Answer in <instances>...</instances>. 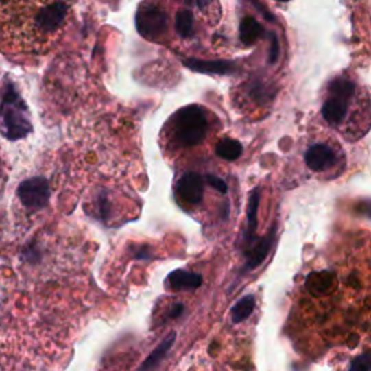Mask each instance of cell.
Here are the masks:
<instances>
[{"label":"cell","mask_w":371,"mask_h":371,"mask_svg":"<svg viewBox=\"0 0 371 371\" xmlns=\"http://www.w3.org/2000/svg\"><path fill=\"white\" fill-rule=\"evenodd\" d=\"M174 341H176V334L173 332V334L170 337L165 338L160 347L148 357V360L143 364V368H152V367H156L158 363H161V360L165 357V354H167L170 351V348L173 347Z\"/></svg>","instance_id":"19"},{"label":"cell","mask_w":371,"mask_h":371,"mask_svg":"<svg viewBox=\"0 0 371 371\" xmlns=\"http://www.w3.org/2000/svg\"><path fill=\"white\" fill-rule=\"evenodd\" d=\"M183 64L193 71L204 73V74H219L226 75L232 74L237 71V64L232 61H206V60H198V58H186L183 60Z\"/></svg>","instance_id":"10"},{"label":"cell","mask_w":371,"mask_h":371,"mask_svg":"<svg viewBox=\"0 0 371 371\" xmlns=\"http://www.w3.org/2000/svg\"><path fill=\"white\" fill-rule=\"evenodd\" d=\"M272 38V47H270V56H268V62L276 64L280 56V44H278V38L276 34H270Z\"/></svg>","instance_id":"22"},{"label":"cell","mask_w":371,"mask_h":371,"mask_svg":"<svg viewBox=\"0 0 371 371\" xmlns=\"http://www.w3.org/2000/svg\"><path fill=\"white\" fill-rule=\"evenodd\" d=\"M332 286V274L328 270L315 272L308 276L306 280V287L312 293H324Z\"/></svg>","instance_id":"15"},{"label":"cell","mask_w":371,"mask_h":371,"mask_svg":"<svg viewBox=\"0 0 371 371\" xmlns=\"http://www.w3.org/2000/svg\"><path fill=\"white\" fill-rule=\"evenodd\" d=\"M206 182L209 183V186H212L215 190H217V191H219V193H222V195H225L226 191H228L226 183L222 180V178H219V177L209 174V176H206Z\"/></svg>","instance_id":"21"},{"label":"cell","mask_w":371,"mask_h":371,"mask_svg":"<svg viewBox=\"0 0 371 371\" xmlns=\"http://www.w3.org/2000/svg\"><path fill=\"white\" fill-rule=\"evenodd\" d=\"M250 95L255 101H259V104H267V101H270L273 99L274 91L273 87L268 86L265 82L255 80L251 83Z\"/></svg>","instance_id":"18"},{"label":"cell","mask_w":371,"mask_h":371,"mask_svg":"<svg viewBox=\"0 0 371 371\" xmlns=\"http://www.w3.org/2000/svg\"><path fill=\"white\" fill-rule=\"evenodd\" d=\"M277 2H289V0H277Z\"/></svg>","instance_id":"25"},{"label":"cell","mask_w":371,"mask_h":371,"mask_svg":"<svg viewBox=\"0 0 371 371\" xmlns=\"http://www.w3.org/2000/svg\"><path fill=\"white\" fill-rule=\"evenodd\" d=\"M260 189H254L250 195L248 200V211H247V231H246V244L251 242L255 238V231H257V216H259V206H260Z\"/></svg>","instance_id":"12"},{"label":"cell","mask_w":371,"mask_h":371,"mask_svg":"<svg viewBox=\"0 0 371 371\" xmlns=\"http://www.w3.org/2000/svg\"><path fill=\"white\" fill-rule=\"evenodd\" d=\"M169 286L171 290H195L202 286V276L186 270H176L169 276Z\"/></svg>","instance_id":"11"},{"label":"cell","mask_w":371,"mask_h":371,"mask_svg":"<svg viewBox=\"0 0 371 371\" xmlns=\"http://www.w3.org/2000/svg\"><path fill=\"white\" fill-rule=\"evenodd\" d=\"M338 161L337 152L326 144L312 145L304 152V163L312 171L324 173L334 167Z\"/></svg>","instance_id":"7"},{"label":"cell","mask_w":371,"mask_h":371,"mask_svg":"<svg viewBox=\"0 0 371 371\" xmlns=\"http://www.w3.org/2000/svg\"><path fill=\"white\" fill-rule=\"evenodd\" d=\"M31 132L32 123L27 105L15 87L8 84L0 104V135L9 141H19Z\"/></svg>","instance_id":"2"},{"label":"cell","mask_w":371,"mask_h":371,"mask_svg":"<svg viewBox=\"0 0 371 371\" xmlns=\"http://www.w3.org/2000/svg\"><path fill=\"white\" fill-rule=\"evenodd\" d=\"M263 35L261 23L254 18H244L239 25V40L244 45H252Z\"/></svg>","instance_id":"13"},{"label":"cell","mask_w":371,"mask_h":371,"mask_svg":"<svg viewBox=\"0 0 371 371\" xmlns=\"http://www.w3.org/2000/svg\"><path fill=\"white\" fill-rule=\"evenodd\" d=\"M274 232H276V226L272 229L270 232H268L267 237L259 238V239L254 238L251 242L246 244L247 246L246 268H248V270H252V268L259 267L267 259V255H268V252H270V248L273 246Z\"/></svg>","instance_id":"9"},{"label":"cell","mask_w":371,"mask_h":371,"mask_svg":"<svg viewBox=\"0 0 371 371\" xmlns=\"http://www.w3.org/2000/svg\"><path fill=\"white\" fill-rule=\"evenodd\" d=\"M70 0H0L3 34L25 51L40 53L62 31Z\"/></svg>","instance_id":"1"},{"label":"cell","mask_w":371,"mask_h":371,"mask_svg":"<svg viewBox=\"0 0 371 371\" xmlns=\"http://www.w3.org/2000/svg\"><path fill=\"white\" fill-rule=\"evenodd\" d=\"M360 212H361L363 215H366L367 217H371V200H366V202L361 203Z\"/></svg>","instance_id":"24"},{"label":"cell","mask_w":371,"mask_h":371,"mask_svg":"<svg viewBox=\"0 0 371 371\" xmlns=\"http://www.w3.org/2000/svg\"><path fill=\"white\" fill-rule=\"evenodd\" d=\"M136 29L147 40L156 41L167 31L169 16L156 5H143L136 14Z\"/></svg>","instance_id":"5"},{"label":"cell","mask_w":371,"mask_h":371,"mask_svg":"<svg viewBox=\"0 0 371 371\" xmlns=\"http://www.w3.org/2000/svg\"><path fill=\"white\" fill-rule=\"evenodd\" d=\"M193 28H195V22H193V15L189 9H182L177 12L176 16V31L182 38H189L193 35Z\"/></svg>","instance_id":"17"},{"label":"cell","mask_w":371,"mask_h":371,"mask_svg":"<svg viewBox=\"0 0 371 371\" xmlns=\"http://www.w3.org/2000/svg\"><path fill=\"white\" fill-rule=\"evenodd\" d=\"M184 311V306L182 303H176L171 306V309L169 311V318H177V316H180L182 312Z\"/></svg>","instance_id":"23"},{"label":"cell","mask_w":371,"mask_h":371,"mask_svg":"<svg viewBox=\"0 0 371 371\" xmlns=\"http://www.w3.org/2000/svg\"><path fill=\"white\" fill-rule=\"evenodd\" d=\"M255 308V299L251 294L248 296H244L239 302H237V304L231 311V316H232V322L234 324H239L242 321H246V319L254 312Z\"/></svg>","instance_id":"16"},{"label":"cell","mask_w":371,"mask_h":371,"mask_svg":"<svg viewBox=\"0 0 371 371\" xmlns=\"http://www.w3.org/2000/svg\"><path fill=\"white\" fill-rule=\"evenodd\" d=\"M355 95V83L345 77H337L329 83L328 99L322 106V117L329 123L338 126L348 113L351 100Z\"/></svg>","instance_id":"4"},{"label":"cell","mask_w":371,"mask_h":371,"mask_svg":"<svg viewBox=\"0 0 371 371\" xmlns=\"http://www.w3.org/2000/svg\"><path fill=\"white\" fill-rule=\"evenodd\" d=\"M176 191L178 198L189 204H199L203 200V178L198 173H186L177 182Z\"/></svg>","instance_id":"8"},{"label":"cell","mask_w":371,"mask_h":371,"mask_svg":"<svg viewBox=\"0 0 371 371\" xmlns=\"http://www.w3.org/2000/svg\"><path fill=\"white\" fill-rule=\"evenodd\" d=\"M183 2H186V3H190V2H191V0H183Z\"/></svg>","instance_id":"26"},{"label":"cell","mask_w":371,"mask_h":371,"mask_svg":"<svg viewBox=\"0 0 371 371\" xmlns=\"http://www.w3.org/2000/svg\"><path fill=\"white\" fill-rule=\"evenodd\" d=\"M18 198L25 209H43L47 206L49 198L47 180L43 177H32L29 180H25L18 189Z\"/></svg>","instance_id":"6"},{"label":"cell","mask_w":371,"mask_h":371,"mask_svg":"<svg viewBox=\"0 0 371 371\" xmlns=\"http://www.w3.org/2000/svg\"><path fill=\"white\" fill-rule=\"evenodd\" d=\"M350 370H354V371L371 370V354H363L360 357H357L355 360L350 364Z\"/></svg>","instance_id":"20"},{"label":"cell","mask_w":371,"mask_h":371,"mask_svg":"<svg viewBox=\"0 0 371 371\" xmlns=\"http://www.w3.org/2000/svg\"><path fill=\"white\" fill-rule=\"evenodd\" d=\"M216 154L222 160L235 161L242 154V145L237 139H231V138L221 139L219 143L216 144Z\"/></svg>","instance_id":"14"},{"label":"cell","mask_w":371,"mask_h":371,"mask_svg":"<svg viewBox=\"0 0 371 371\" xmlns=\"http://www.w3.org/2000/svg\"><path fill=\"white\" fill-rule=\"evenodd\" d=\"M208 117L198 105H189L176 113L173 119L174 138L182 147H195L206 138Z\"/></svg>","instance_id":"3"}]
</instances>
